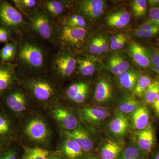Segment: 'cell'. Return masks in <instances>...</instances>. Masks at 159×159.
I'll return each instance as SVG.
<instances>
[{"mask_svg":"<svg viewBox=\"0 0 159 159\" xmlns=\"http://www.w3.org/2000/svg\"><path fill=\"white\" fill-rule=\"evenodd\" d=\"M11 2L16 8L26 17L40 7L41 0H12Z\"/></svg>","mask_w":159,"mask_h":159,"instance_id":"obj_27","label":"cell"},{"mask_svg":"<svg viewBox=\"0 0 159 159\" xmlns=\"http://www.w3.org/2000/svg\"><path fill=\"white\" fill-rule=\"evenodd\" d=\"M138 29L148 31H157L159 32V26L149 22H147L139 26Z\"/></svg>","mask_w":159,"mask_h":159,"instance_id":"obj_41","label":"cell"},{"mask_svg":"<svg viewBox=\"0 0 159 159\" xmlns=\"http://www.w3.org/2000/svg\"><path fill=\"white\" fill-rule=\"evenodd\" d=\"M16 142L12 143L5 148L0 159H17V150L15 145Z\"/></svg>","mask_w":159,"mask_h":159,"instance_id":"obj_37","label":"cell"},{"mask_svg":"<svg viewBox=\"0 0 159 159\" xmlns=\"http://www.w3.org/2000/svg\"><path fill=\"white\" fill-rule=\"evenodd\" d=\"M19 82L14 63H0V98Z\"/></svg>","mask_w":159,"mask_h":159,"instance_id":"obj_15","label":"cell"},{"mask_svg":"<svg viewBox=\"0 0 159 159\" xmlns=\"http://www.w3.org/2000/svg\"><path fill=\"white\" fill-rule=\"evenodd\" d=\"M99 37V41L101 43V47H102V51L103 53H106L108 51L109 48L108 44L107 43V40L105 37H103L102 35L98 36Z\"/></svg>","mask_w":159,"mask_h":159,"instance_id":"obj_44","label":"cell"},{"mask_svg":"<svg viewBox=\"0 0 159 159\" xmlns=\"http://www.w3.org/2000/svg\"><path fill=\"white\" fill-rule=\"evenodd\" d=\"M125 41H126V39H125V37L124 36V35L122 34V36H121V39H120V41H119L118 49H122V48H123L124 45H125Z\"/></svg>","mask_w":159,"mask_h":159,"instance_id":"obj_46","label":"cell"},{"mask_svg":"<svg viewBox=\"0 0 159 159\" xmlns=\"http://www.w3.org/2000/svg\"><path fill=\"white\" fill-rule=\"evenodd\" d=\"M16 40L17 52L13 63L18 77L49 73L51 59L56 51L53 52L52 49L55 48L31 33L24 34Z\"/></svg>","mask_w":159,"mask_h":159,"instance_id":"obj_1","label":"cell"},{"mask_svg":"<svg viewBox=\"0 0 159 159\" xmlns=\"http://www.w3.org/2000/svg\"><path fill=\"white\" fill-rule=\"evenodd\" d=\"M19 122L0 105V145L18 142Z\"/></svg>","mask_w":159,"mask_h":159,"instance_id":"obj_10","label":"cell"},{"mask_svg":"<svg viewBox=\"0 0 159 159\" xmlns=\"http://www.w3.org/2000/svg\"><path fill=\"white\" fill-rule=\"evenodd\" d=\"M0 1H1V0H0Z\"/></svg>","mask_w":159,"mask_h":159,"instance_id":"obj_55","label":"cell"},{"mask_svg":"<svg viewBox=\"0 0 159 159\" xmlns=\"http://www.w3.org/2000/svg\"><path fill=\"white\" fill-rule=\"evenodd\" d=\"M0 105L19 122L38 109L19 82L3 94L0 98Z\"/></svg>","mask_w":159,"mask_h":159,"instance_id":"obj_4","label":"cell"},{"mask_svg":"<svg viewBox=\"0 0 159 159\" xmlns=\"http://www.w3.org/2000/svg\"></svg>","mask_w":159,"mask_h":159,"instance_id":"obj_56","label":"cell"},{"mask_svg":"<svg viewBox=\"0 0 159 159\" xmlns=\"http://www.w3.org/2000/svg\"><path fill=\"white\" fill-rule=\"evenodd\" d=\"M159 33L157 31H148L146 30H139L137 29L135 31V34L137 37L143 38H149L156 35Z\"/></svg>","mask_w":159,"mask_h":159,"instance_id":"obj_40","label":"cell"},{"mask_svg":"<svg viewBox=\"0 0 159 159\" xmlns=\"http://www.w3.org/2000/svg\"><path fill=\"white\" fill-rule=\"evenodd\" d=\"M149 113L147 107L141 106L133 113L132 122L134 127L139 131L143 130L148 126Z\"/></svg>","mask_w":159,"mask_h":159,"instance_id":"obj_23","label":"cell"},{"mask_svg":"<svg viewBox=\"0 0 159 159\" xmlns=\"http://www.w3.org/2000/svg\"><path fill=\"white\" fill-rule=\"evenodd\" d=\"M159 96V81H154L151 83L145 91L144 97L145 102L152 103Z\"/></svg>","mask_w":159,"mask_h":159,"instance_id":"obj_34","label":"cell"},{"mask_svg":"<svg viewBox=\"0 0 159 159\" xmlns=\"http://www.w3.org/2000/svg\"><path fill=\"white\" fill-rule=\"evenodd\" d=\"M26 17L29 22L31 33L55 48L56 25L41 6Z\"/></svg>","mask_w":159,"mask_h":159,"instance_id":"obj_7","label":"cell"},{"mask_svg":"<svg viewBox=\"0 0 159 159\" xmlns=\"http://www.w3.org/2000/svg\"><path fill=\"white\" fill-rule=\"evenodd\" d=\"M72 9L90 22L97 20L104 11L105 2L102 0H82L72 2Z\"/></svg>","mask_w":159,"mask_h":159,"instance_id":"obj_12","label":"cell"},{"mask_svg":"<svg viewBox=\"0 0 159 159\" xmlns=\"http://www.w3.org/2000/svg\"><path fill=\"white\" fill-rule=\"evenodd\" d=\"M61 134L64 139L60 143V148L64 155L68 159H77L82 156L83 151L77 142L73 139Z\"/></svg>","mask_w":159,"mask_h":159,"instance_id":"obj_18","label":"cell"},{"mask_svg":"<svg viewBox=\"0 0 159 159\" xmlns=\"http://www.w3.org/2000/svg\"><path fill=\"white\" fill-rule=\"evenodd\" d=\"M89 159H97L95 158H92Z\"/></svg>","mask_w":159,"mask_h":159,"instance_id":"obj_53","label":"cell"},{"mask_svg":"<svg viewBox=\"0 0 159 159\" xmlns=\"http://www.w3.org/2000/svg\"><path fill=\"white\" fill-rule=\"evenodd\" d=\"M129 52L134 61L140 66L147 68L151 65L149 53L139 44L135 42L130 43Z\"/></svg>","mask_w":159,"mask_h":159,"instance_id":"obj_19","label":"cell"},{"mask_svg":"<svg viewBox=\"0 0 159 159\" xmlns=\"http://www.w3.org/2000/svg\"><path fill=\"white\" fill-rule=\"evenodd\" d=\"M121 151L122 147L119 143L109 140L101 149L100 157L102 159H116Z\"/></svg>","mask_w":159,"mask_h":159,"instance_id":"obj_31","label":"cell"},{"mask_svg":"<svg viewBox=\"0 0 159 159\" xmlns=\"http://www.w3.org/2000/svg\"><path fill=\"white\" fill-rule=\"evenodd\" d=\"M37 109L19 122L18 142L20 145L49 149L54 137L48 116Z\"/></svg>","mask_w":159,"mask_h":159,"instance_id":"obj_2","label":"cell"},{"mask_svg":"<svg viewBox=\"0 0 159 159\" xmlns=\"http://www.w3.org/2000/svg\"><path fill=\"white\" fill-rule=\"evenodd\" d=\"M120 85L126 89L133 90L139 79V74L135 70H128L119 75Z\"/></svg>","mask_w":159,"mask_h":159,"instance_id":"obj_30","label":"cell"},{"mask_svg":"<svg viewBox=\"0 0 159 159\" xmlns=\"http://www.w3.org/2000/svg\"><path fill=\"white\" fill-rule=\"evenodd\" d=\"M20 145L23 151L21 159H47L51 155V151L49 149Z\"/></svg>","mask_w":159,"mask_h":159,"instance_id":"obj_26","label":"cell"},{"mask_svg":"<svg viewBox=\"0 0 159 159\" xmlns=\"http://www.w3.org/2000/svg\"><path fill=\"white\" fill-rule=\"evenodd\" d=\"M130 18L128 11L121 10L110 14L107 18V23L113 28L121 29L128 25Z\"/></svg>","mask_w":159,"mask_h":159,"instance_id":"obj_25","label":"cell"},{"mask_svg":"<svg viewBox=\"0 0 159 159\" xmlns=\"http://www.w3.org/2000/svg\"><path fill=\"white\" fill-rule=\"evenodd\" d=\"M96 71L93 61L87 56L77 57V72L80 76L87 77L92 76Z\"/></svg>","mask_w":159,"mask_h":159,"instance_id":"obj_24","label":"cell"},{"mask_svg":"<svg viewBox=\"0 0 159 159\" xmlns=\"http://www.w3.org/2000/svg\"><path fill=\"white\" fill-rule=\"evenodd\" d=\"M111 131L116 136L124 135L129 128L128 119L122 113L118 112L109 124Z\"/></svg>","mask_w":159,"mask_h":159,"instance_id":"obj_20","label":"cell"},{"mask_svg":"<svg viewBox=\"0 0 159 159\" xmlns=\"http://www.w3.org/2000/svg\"><path fill=\"white\" fill-rule=\"evenodd\" d=\"M57 25L88 29L87 20L74 10L72 12L69 11Z\"/></svg>","mask_w":159,"mask_h":159,"instance_id":"obj_21","label":"cell"},{"mask_svg":"<svg viewBox=\"0 0 159 159\" xmlns=\"http://www.w3.org/2000/svg\"><path fill=\"white\" fill-rule=\"evenodd\" d=\"M108 66L112 73L115 75H119L128 70L129 64L127 61L119 55H114L110 58Z\"/></svg>","mask_w":159,"mask_h":159,"instance_id":"obj_29","label":"cell"},{"mask_svg":"<svg viewBox=\"0 0 159 159\" xmlns=\"http://www.w3.org/2000/svg\"><path fill=\"white\" fill-rule=\"evenodd\" d=\"M5 148H6V147H2V146H1V145H0V157H1V155H2L3 151H4Z\"/></svg>","mask_w":159,"mask_h":159,"instance_id":"obj_50","label":"cell"},{"mask_svg":"<svg viewBox=\"0 0 159 159\" xmlns=\"http://www.w3.org/2000/svg\"><path fill=\"white\" fill-rule=\"evenodd\" d=\"M149 20L148 22L152 23L159 26V8L153 7L149 12Z\"/></svg>","mask_w":159,"mask_h":159,"instance_id":"obj_39","label":"cell"},{"mask_svg":"<svg viewBox=\"0 0 159 159\" xmlns=\"http://www.w3.org/2000/svg\"><path fill=\"white\" fill-rule=\"evenodd\" d=\"M65 48L56 49L50 64L49 73L62 87L77 72V57Z\"/></svg>","mask_w":159,"mask_h":159,"instance_id":"obj_5","label":"cell"},{"mask_svg":"<svg viewBox=\"0 0 159 159\" xmlns=\"http://www.w3.org/2000/svg\"><path fill=\"white\" fill-rule=\"evenodd\" d=\"M89 41L84 48L88 52L94 54H99L102 53V47L98 36L92 38Z\"/></svg>","mask_w":159,"mask_h":159,"instance_id":"obj_36","label":"cell"},{"mask_svg":"<svg viewBox=\"0 0 159 159\" xmlns=\"http://www.w3.org/2000/svg\"><path fill=\"white\" fill-rule=\"evenodd\" d=\"M112 90L110 83L101 80L97 83L94 92V99L97 102H106L112 96Z\"/></svg>","mask_w":159,"mask_h":159,"instance_id":"obj_22","label":"cell"},{"mask_svg":"<svg viewBox=\"0 0 159 159\" xmlns=\"http://www.w3.org/2000/svg\"><path fill=\"white\" fill-rule=\"evenodd\" d=\"M18 49L17 40L6 43L0 50L1 63L14 62Z\"/></svg>","mask_w":159,"mask_h":159,"instance_id":"obj_28","label":"cell"},{"mask_svg":"<svg viewBox=\"0 0 159 159\" xmlns=\"http://www.w3.org/2000/svg\"><path fill=\"white\" fill-rule=\"evenodd\" d=\"M109 111L105 107L100 106H84L77 110L80 122L87 126L96 125L109 116Z\"/></svg>","mask_w":159,"mask_h":159,"instance_id":"obj_13","label":"cell"},{"mask_svg":"<svg viewBox=\"0 0 159 159\" xmlns=\"http://www.w3.org/2000/svg\"><path fill=\"white\" fill-rule=\"evenodd\" d=\"M41 7L56 25L71 9V1L41 0Z\"/></svg>","mask_w":159,"mask_h":159,"instance_id":"obj_14","label":"cell"},{"mask_svg":"<svg viewBox=\"0 0 159 159\" xmlns=\"http://www.w3.org/2000/svg\"><path fill=\"white\" fill-rule=\"evenodd\" d=\"M119 159H138L133 157H121Z\"/></svg>","mask_w":159,"mask_h":159,"instance_id":"obj_49","label":"cell"},{"mask_svg":"<svg viewBox=\"0 0 159 159\" xmlns=\"http://www.w3.org/2000/svg\"><path fill=\"white\" fill-rule=\"evenodd\" d=\"M152 80L150 77L144 75L139 77L136 84L134 88V93L137 97H143L145 91L151 84Z\"/></svg>","mask_w":159,"mask_h":159,"instance_id":"obj_33","label":"cell"},{"mask_svg":"<svg viewBox=\"0 0 159 159\" xmlns=\"http://www.w3.org/2000/svg\"><path fill=\"white\" fill-rule=\"evenodd\" d=\"M152 70L159 74V63L157 65L152 66Z\"/></svg>","mask_w":159,"mask_h":159,"instance_id":"obj_48","label":"cell"},{"mask_svg":"<svg viewBox=\"0 0 159 159\" xmlns=\"http://www.w3.org/2000/svg\"><path fill=\"white\" fill-rule=\"evenodd\" d=\"M140 106V102L135 98L127 97L120 103L119 106V112L122 114L133 113Z\"/></svg>","mask_w":159,"mask_h":159,"instance_id":"obj_32","label":"cell"},{"mask_svg":"<svg viewBox=\"0 0 159 159\" xmlns=\"http://www.w3.org/2000/svg\"><path fill=\"white\" fill-rule=\"evenodd\" d=\"M0 26L10 32L16 39L24 34L31 33L25 16L8 1H0Z\"/></svg>","mask_w":159,"mask_h":159,"instance_id":"obj_6","label":"cell"},{"mask_svg":"<svg viewBox=\"0 0 159 159\" xmlns=\"http://www.w3.org/2000/svg\"><path fill=\"white\" fill-rule=\"evenodd\" d=\"M148 2L149 5L153 7H156V6L159 5V0H149Z\"/></svg>","mask_w":159,"mask_h":159,"instance_id":"obj_47","label":"cell"},{"mask_svg":"<svg viewBox=\"0 0 159 159\" xmlns=\"http://www.w3.org/2000/svg\"><path fill=\"white\" fill-rule=\"evenodd\" d=\"M16 40L10 32L0 26V43H6Z\"/></svg>","mask_w":159,"mask_h":159,"instance_id":"obj_38","label":"cell"},{"mask_svg":"<svg viewBox=\"0 0 159 159\" xmlns=\"http://www.w3.org/2000/svg\"><path fill=\"white\" fill-rule=\"evenodd\" d=\"M18 78L39 109L47 111L60 100L63 87L49 73Z\"/></svg>","mask_w":159,"mask_h":159,"instance_id":"obj_3","label":"cell"},{"mask_svg":"<svg viewBox=\"0 0 159 159\" xmlns=\"http://www.w3.org/2000/svg\"><path fill=\"white\" fill-rule=\"evenodd\" d=\"M47 159H60L57 157L55 156H50Z\"/></svg>","mask_w":159,"mask_h":159,"instance_id":"obj_51","label":"cell"},{"mask_svg":"<svg viewBox=\"0 0 159 159\" xmlns=\"http://www.w3.org/2000/svg\"><path fill=\"white\" fill-rule=\"evenodd\" d=\"M74 140L80 146L84 152H89L93 149V142L90 136L81 125L71 131L60 133Z\"/></svg>","mask_w":159,"mask_h":159,"instance_id":"obj_16","label":"cell"},{"mask_svg":"<svg viewBox=\"0 0 159 159\" xmlns=\"http://www.w3.org/2000/svg\"><path fill=\"white\" fill-rule=\"evenodd\" d=\"M0 63H1V60H0Z\"/></svg>","mask_w":159,"mask_h":159,"instance_id":"obj_54","label":"cell"},{"mask_svg":"<svg viewBox=\"0 0 159 159\" xmlns=\"http://www.w3.org/2000/svg\"><path fill=\"white\" fill-rule=\"evenodd\" d=\"M46 111L48 117L55 122L60 133L71 131L81 125L77 115L60 100L55 102Z\"/></svg>","mask_w":159,"mask_h":159,"instance_id":"obj_9","label":"cell"},{"mask_svg":"<svg viewBox=\"0 0 159 159\" xmlns=\"http://www.w3.org/2000/svg\"><path fill=\"white\" fill-rule=\"evenodd\" d=\"M55 48H65L74 51L85 45L88 35V29L57 25Z\"/></svg>","mask_w":159,"mask_h":159,"instance_id":"obj_8","label":"cell"},{"mask_svg":"<svg viewBox=\"0 0 159 159\" xmlns=\"http://www.w3.org/2000/svg\"><path fill=\"white\" fill-rule=\"evenodd\" d=\"M89 83L79 80L71 83L63 88L60 100L65 103L69 102L76 105H81L86 101L89 94Z\"/></svg>","mask_w":159,"mask_h":159,"instance_id":"obj_11","label":"cell"},{"mask_svg":"<svg viewBox=\"0 0 159 159\" xmlns=\"http://www.w3.org/2000/svg\"><path fill=\"white\" fill-rule=\"evenodd\" d=\"M150 56L151 62L152 66L157 65L159 63V53L156 51H152L149 53Z\"/></svg>","mask_w":159,"mask_h":159,"instance_id":"obj_43","label":"cell"},{"mask_svg":"<svg viewBox=\"0 0 159 159\" xmlns=\"http://www.w3.org/2000/svg\"><path fill=\"white\" fill-rule=\"evenodd\" d=\"M147 2L145 0H135L131 3V7L134 14L137 17L145 15L147 9Z\"/></svg>","mask_w":159,"mask_h":159,"instance_id":"obj_35","label":"cell"},{"mask_svg":"<svg viewBox=\"0 0 159 159\" xmlns=\"http://www.w3.org/2000/svg\"><path fill=\"white\" fill-rule=\"evenodd\" d=\"M135 139L139 149L144 152H149L154 144L155 135L153 129L148 126L143 130L137 132Z\"/></svg>","mask_w":159,"mask_h":159,"instance_id":"obj_17","label":"cell"},{"mask_svg":"<svg viewBox=\"0 0 159 159\" xmlns=\"http://www.w3.org/2000/svg\"><path fill=\"white\" fill-rule=\"evenodd\" d=\"M154 159H159V152L156 156V157H155Z\"/></svg>","mask_w":159,"mask_h":159,"instance_id":"obj_52","label":"cell"},{"mask_svg":"<svg viewBox=\"0 0 159 159\" xmlns=\"http://www.w3.org/2000/svg\"><path fill=\"white\" fill-rule=\"evenodd\" d=\"M122 34H118L112 36L111 38V48L113 51L118 50L119 41L121 39Z\"/></svg>","mask_w":159,"mask_h":159,"instance_id":"obj_42","label":"cell"},{"mask_svg":"<svg viewBox=\"0 0 159 159\" xmlns=\"http://www.w3.org/2000/svg\"><path fill=\"white\" fill-rule=\"evenodd\" d=\"M152 103L156 113L159 116V96Z\"/></svg>","mask_w":159,"mask_h":159,"instance_id":"obj_45","label":"cell"}]
</instances>
